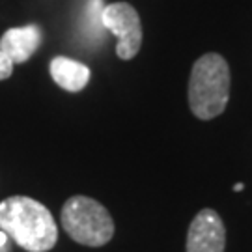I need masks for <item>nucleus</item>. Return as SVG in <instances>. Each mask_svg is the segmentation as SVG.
Instances as JSON below:
<instances>
[{
	"mask_svg": "<svg viewBox=\"0 0 252 252\" xmlns=\"http://www.w3.org/2000/svg\"><path fill=\"white\" fill-rule=\"evenodd\" d=\"M226 228L213 209H202L187 232V252H224Z\"/></svg>",
	"mask_w": 252,
	"mask_h": 252,
	"instance_id": "39448f33",
	"label": "nucleus"
},
{
	"mask_svg": "<svg viewBox=\"0 0 252 252\" xmlns=\"http://www.w3.org/2000/svg\"><path fill=\"white\" fill-rule=\"evenodd\" d=\"M49 71L53 81L65 92H81L90 81V67L67 56L53 58Z\"/></svg>",
	"mask_w": 252,
	"mask_h": 252,
	"instance_id": "0eeeda50",
	"label": "nucleus"
},
{
	"mask_svg": "<svg viewBox=\"0 0 252 252\" xmlns=\"http://www.w3.org/2000/svg\"><path fill=\"white\" fill-rule=\"evenodd\" d=\"M0 230L28 252H47L58 241L53 213L28 196H9L0 202Z\"/></svg>",
	"mask_w": 252,
	"mask_h": 252,
	"instance_id": "f257e3e1",
	"label": "nucleus"
},
{
	"mask_svg": "<svg viewBox=\"0 0 252 252\" xmlns=\"http://www.w3.org/2000/svg\"><path fill=\"white\" fill-rule=\"evenodd\" d=\"M60 222L73 241L84 247H103L114 235L108 209L88 196H71L62 207Z\"/></svg>",
	"mask_w": 252,
	"mask_h": 252,
	"instance_id": "7ed1b4c3",
	"label": "nucleus"
},
{
	"mask_svg": "<svg viewBox=\"0 0 252 252\" xmlns=\"http://www.w3.org/2000/svg\"><path fill=\"white\" fill-rule=\"evenodd\" d=\"M230 67L220 54L200 56L190 69L189 107L200 120H213L226 110L230 99Z\"/></svg>",
	"mask_w": 252,
	"mask_h": 252,
	"instance_id": "f03ea898",
	"label": "nucleus"
},
{
	"mask_svg": "<svg viewBox=\"0 0 252 252\" xmlns=\"http://www.w3.org/2000/svg\"><path fill=\"white\" fill-rule=\"evenodd\" d=\"M243 189H245L243 183H237V185H234V190H235V192H241Z\"/></svg>",
	"mask_w": 252,
	"mask_h": 252,
	"instance_id": "9d476101",
	"label": "nucleus"
},
{
	"mask_svg": "<svg viewBox=\"0 0 252 252\" xmlns=\"http://www.w3.org/2000/svg\"><path fill=\"white\" fill-rule=\"evenodd\" d=\"M13 73V62L0 51V81H6Z\"/></svg>",
	"mask_w": 252,
	"mask_h": 252,
	"instance_id": "6e6552de",
	"label": "nucleus"
},
{
	"mask_svg": "<svg viewBox=\"0 0 252 252\" xmlns=\"http://www.w3.org/2000/svg\"><path fill=\"white\" fill-rule=\"evenodd\" d=\"M43 32L37 25H27V27L9 28L0 37V51L15 63H25L30 60L37 47L41 45Z\"/></svg>",
	"mask_w": 252,
	"mask_h": 252,
	"instance_id": "423d86ee",
	"label": "nucleus"
},
{
	"mask_svg": "<svg viewBox=\"0 0 252 252\" xmlns=\"http://www.w3.org/2000/svg\"><path fill=\"white\" fill-rule=\"evenodd\" d=\"M103 27L116 36V54L122 60H133L142 45V23L131 4L114 2L101 11Z\"/></svg>",
	"mask_w": 252,
	"mask_h": 252,
	"instance_id": "20e7f679",
	"label": "nucleus"
},
{
	"mask_svg": "<svg viewBox=\"0 0 252 252\" xmlns=\"http://www.w3.org/2000/svg\"><path fill=\"white\" fill-rule=\"evenodd\" d=\"M6 241H8V235H6V232H2V230H0V251H4Z\"/></svg>",
	"mask_w": 252,
	"mask_h": 252,
	"instance_id": "1a4fd4ad",
	"label": "nucleus"
}]
</instances>
